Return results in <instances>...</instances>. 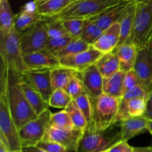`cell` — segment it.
Instances as JSON below:
<instances>
[{
  "label": "cell",
  "instance_id": "6da1fadb",
  "mask_svg": "<svg viewBox=\"0 0 152 152\" xmlns=\"http://www.w3.org/2000/svg\"><path fill=\"white\" fill-rule=\"evenodd\" d=\"M7 69L6 86L9 107L15 124L19 130L26 123L37 118L38 116L28 103L21 88L22 74L8 68Z\"/></svg>",
  "mask_w": 152,
  "mask_h": 152
},
{
  "label": "cell",
  "instance_id": "7a4b0ae2",
  "mask_svg": "<svg viewBox=\"0 0 152 152\" xmlns=\"http://www.w3.org/2000/svg\"><path fill=\"white\" fill-rule=\"evenodd\" d=\"M7 69L1 65L0 80V141L13 152L22 149L19 130L12 117L7 94Z\"/></svg>",
  "mask_w": 152,
  "mask_h": 152
},
{
  "label": "cell",
  "instance_id": "3957f363",
  "mask_svg": "<svg viewBox=\"0 0 152 152\" xmlns=\"http://www.w3.org/2000/svg\"><path fill=\"white\" fill-rule=\"evenodd\" d=\"M122 140L119 124L111 126L105 131L98 130L93 123L88 125L80 140L78 152L107 151Z\"/></svg>",
  "mask_w": 152,
  "mask_h": 152
},
{
  "label": "cell",
  "instance_id": "277c9868",
  "mask_svg": "<svg viewBox=\"0 0 152 152\" xmlns=\"http://www.w3.org/2000/svg\"><path fill=\"white\" fill-rule=\"evenodd\" d=\"M151 39L152 0L136 3L134 26L126 43L132 44L138 49H141L146 47Z\"/></svg>",
  "mask_w": 152,
  "mask_h": 152
},
{
  "label": "cell",
  "instance_id": "5b68a950",
  "mask_svg": "<svg viewBox=\"0 0 152 152\" xmlns=\"http://www.w3.org/2000/svg\"><path fill=\"white\" fill-rule=\"evenodd\" d=\"M122 0H74L53 19H88L98 16Z\"/></svg>",
  "mask_w": 152,
  "mask_h": 152
},
{
  "label": "cell",
  "instance_id": "8992f818",
  "mask_svg": "<svg viewBox=\"0 0 152 152\" xmlns=\"http://www.w3.org/2000/svg\"><path fill=\"white\" fill-rule=\"evenodd\" d=\"M0 56L1 65L22 74L28 71L20 44V34L14 29L4 37H0Z\"/></svg>",
  "mask_w": 152,
  "mask_h": 152
},
{
  "label": "cell",
  "instance_id": "52a82bcc",
  "mask_svg": "<svg viewBox=\"0 0 152 152\" xmlns=\"http://www.w3.org/2000/svg\"><path fill=\"white\" fill-rule=\"evenodd\" d=\"M93 103V123L98 130L105 131L113 126L119 110L120 99L102 94Z\"/></svg>",
  "mask_w": 152,
  "mask_h": 152
},
{
  "label": "cell",
  "instance_id": "ba28073f",
  "mask_svg": "<svg viewBox=\"0 0 152 152\" xmlns=\"http://www.w3.org/2000/svg\"><path fill=\"white\" fill-rule=\"evenodd\" d=\"M51 114V111L48 108L19 129V135L22 148L37 146V144L42 140L49 126Z\"/></svg>",
  "mask_w": 152,
  "mask_h": 152
},
{
  "label": "cell",
  "instance_id": "9c48e42d",
  "mask_svg": "<svg viewBox=\"0 0 152 152\" xmlns=\"http://www.w3.org/2000/svg\"><path fill=\"white\" fill-rule=\"evenodd\" d=\"M49 38L44 21L38 22L34 26L20 34V44L24 55L45 50Z\"/></svg>",
  "mask_w": 152,
  "mask_h": 152
},
{
  "label": "cell",
  "instance_id": "30bf717a",
  "mask_svg": "<svg viewBox=\"0 0 152 152\" xmlns=\"http://www.w3.org/2000/svg\"><path fill=\"white\" fill-rule=\"evenodd\" d=\"M84 134V131L77 128L71 130H62L48 126L42 140L53 142L63 145L68 150L78 152L80 140Z\"/></svg>",
  "mask_w": 152,
  "mask_h": 152
},
{
  "label": "cell",
  "instance_id": "8fae6325",
  "mask_svg": "<svg viewBox=\"0 0 152 152\" xmlns=\"http://www.w3.org/2000/svg\"><path fill=\"white\" fill-rule=\"evenodd\" d=\"M133 70L141 86L149 94L152 91V56L147 46L138 50Z\"/></svg>",
  "mask_w": 152,
  "mask_h": 152
},
{
  "label": "cell",
  "instance_id": "7c38bea8",
  "mask_svg": "<svg viewBox=\"0 0 152 152\" xmlns=\"http://www.w3.org/2000/svg\"><path fill=\"white\" fill-rule=\"evenodd\" d=\"M50 71L51 70H28L22 74V78L30 83L48 103L53 92Z\"/></svg>",
  "mask_w": 152,
  "mask_h": 152
},
{
  "label": "cell",
  "instance_id": "4fadbf2b",
  "mask_svg": "<svg viewBox=\"0 0 152 152\" xmlns=\"http://www.w3.org/2000/svg\"><path fill=\"white\" fill-rule=\"evenodd\" d=\"M102 55L103 53L91 46L85 51L63 57L59 59V61L61 66L71 68L77 72H81L91 65L96 64Z\"/></svg>",
  "mask_w": 152,
  "mask_h": 152
},
{
  "label": "cell",
  "instance_id": "5bb4252c",
  "mask_svg": "<svg viewBox=\"0 0 152 152\" xmlns=\"http://www.w3.org/2000/svg\"><path fill=\"white\" fill-rule=\"evenodd\" d=\"M78 76L91 100L97 99L103 94L104 78L96 64L91 65L81 72H78Z\"/></svg>",
  "mask_w": 152,
  "mask_h": 152
},
{
  "label": "cell",
  "instance_id": "9a60e30c",
  "mask_svg": "<svg viewBox=\"0 0 152 152\" xmlns=\"http://www.w3.org/2000/svg\"><path fill=\"white\" fill-rule=\"evenodd\" d=\"M132 0H122L115 5L109 7L95 17L88 19L97 24L102 31L111 27L114 24L120 21L125 13L128 11L131 6L134 4Z\"/></svg>",
  "mask_w": 152,
  "mask_h": 152
},
{
  "label": "cell",
  "instance_id": "2e32d148",
  "mask_svg": "<svg viewBox=\"0 0 152 152\" xmlns=\"http://www.w3.org/2000/svg\"><path fill=\"white\" fill-rule=\"evenodd\" d=\"M28 70H53L61 66L59 59L46 49L24 55Z\"/></svg>",
  "mask_w": 152,
  "mask_h": 152
},
{
  "label": "cell",
  "instance_id": "e0dca14e",
  "mask_svg": "<svg viewBox=\"0 0 152 152\" xmlns=\"http://www.w3.org/2000/svg\"><path fill=\"white\" fill-rule=\"evenodd\" d=\"M120 39V23L117 22L103 31L100 37L91 46L103 54H105L115 50L119 45Z\"/></svg>",
  "mask_w": 152,
  "mask_h": 152
},
{
  "label": "cell",
  "instance_id": "ac0fdd59",
  "mask_svg": "<svg viewBox=\"0 0 152 152\" xmlns=\"http://www.w3.org/2000/svg\"><path fill=\"white\" fill-rule=\"evenodd\" d=\"M122 140L129 141L132 138L144 133L148 128V120L145 117H133L119 123Z\"/></svg>",
  "mask_w": 152,
  "mask_h": 152
},
{
  "label": "cell",
  "instance_id": "d6986e66",
  "mask_svg": "<svg viewBox=\"0 0 152 152\" xmlns=\"http://www.w3.org/2000/svg\"><path fill=\"white\" fill-rule=\"evenodd\" d=\"M20 86L28 103L37 116L48 109V103L30 83L22 78V77L21 78Z\"/></svg>",
  "mask_w": 152,
  "mask_h": 152
},
{
  "label": "cell",
  "instance_id": "ffe728a7",
  "mask_svg": "<svg viewBox=\"0 0 152 152\" xmlns=\"http://www.w3.org/2000/svg\"><path fill=\"white\" fill-rule=\"evenodd\" d=\"M139 49L132 44L121 45L116 48L114 52L117 55L120 65V71L124 72L133 70Z\"/></svg>",
  "mask_w": 152,
  "mask_h": 152
},
{
  "label": "cell",
  "instance_id": "44dd1931",
  "mask_svg": "<svg viewBox=\"0 0 152 152\" xmlns=\"http://www.w3.org/2000/svg\"><path fill=\"white\" fill-rule=\"evenodd\" d=\"M126 72L119 71L112 76L103 80V93L121 99L124 95V77Z\"/></svg>",
  "mask_w": 152,
  "mask_h": 152
},
{
  "label": "cell",
  "instance_id": "7402d4cb",
  "mask_svg": "<svg viewBox=\"0 0 152 152\" xmlns=\"http://www.w3.org/2000/svg\"><path fill=\"white\" fill-rule=\"evenodd\" d=\"M96 65L103 78L110 77L120 71V62L114 51L102 55L96 62Z\"/></svg>",
  "mask_w": 152,
  "mask_h": 152
},
{
  "label": "cell",
  "instance_id": "603a6c76",
  "mask_svg": "<svg viewBox=\"0 0 152 152\" xmlns=\"http://www.w3.org/2000/svg\"><path fill=\"white\" fill-rule=\"evenodd\" d=\"M74 0H48L39 4L38 13L43 18H52L65 10Z\"/></svg>",
  "mask_w": 152,
  "mask_h": 152
},
{
  "label": "cell",
  "instance_id": "cb8c5ba5",
  "mask_svg": "<svg viewBox=\"0 0 152 152\" xmlns=\"http://www.w3.org/2000/svg\"><path fill=\"white\" fill-rule=\"evenodd\" d=\"M77 73L75 70L66 67L59 66L50 71V77L53 90L65 89L70 80Z\"/></svg>",
  "mask_w": 152,
  "mask_h": 152
},
{
  "label": "cell",
  "instance_id": "d4e9b609",
  "mask_svg": "<svg viewBox=\"0 0 152 152\" xmlns=\"http://www.w3.org/2000/svg\"><path fill=\"white\" fill-rule=\"evenodd\" d=\"M42 20L43 17L39 13L31 14L19 10V13L15 14L13 29L19 34H22Z\"/></svg>",
  "mask_w": 152,
  "mask_h": 152
},
{
  "label": "cell",
  "instance_id": "484cf974",
  "mask_svg": "<svg viewBox=\"0 0 152 152\" xmlns=\"http://www.w3.org/2000/svg\"><path fill=\"white\" fill-rule=\"evenodd\" d=\"M14 16L8 0H0V37L6 36L13 29Z\"/></svg>",
  "mask_w": 152,
  "mask_h": 152
},
{
  "label": "cell",
  "instance_id": "4316f807",
  "mask_svg": "<svg viewBox=\"0 0 152 152\" xmlns=\"http://www.w3.org/2000/svg\"><path fill=\"white\" fill-rule=\"evenodd\" d=\"M135 8L136 3H134L119 22L120 25V39L119 45L127 42L128 39L130 37L134 22Z\"/></svg>",
  "mask_w": 152,
  "mask_h": 152
},
{
  "label": "cell",
  "instance_id": "83f0119b",
  "mask_svg": "<svg viewBox=\"0 0 152 152\" xmlns=\"http://www.w3.org/2000/svg\"><path fill=\"white\" fill-rule=\"evenodd\" d=\"M102 32L103 31L97 24L91 19H86L84 29L80 38L91 46L100 37Z\"/></svg>",
  "mask_w": 152,
  "mask_h": 152
},
{
  "label": "cell",
  "instance_id": "f1b7e54d",
  "mask_svg": "<svg viewBox=\"0 0 152 152\" xmlns=\"http://www.w3.org/2000/svg\"><path fill=\"white\" fill-rule=\"evenodd\" d=\"M49 126L62 130H71L75 128L72 120L65 109L51 114Z\"/></svg>",
  "mask_w": 152,
  "mask_h": 152
},
{
  "label": "cell",
  "instance_id": "f546056e",
  "mask_svg": "<svg viewBox=\"0 0 152 152\" xmlns=\"http://www.w3.org/2000/svg\"><path fill=\"white\" fill-rule=\"evenodd\" d=\"M49 39L62 36L69 35L62 20L53 18H43Z\"/></svg>",
  "mask_w": 152,
  "mask_h": 152
},
{
  "label": "cell",
  "instance_id": "4dcf8cb0",
  "mask_svg": "<svg viewBox=\"0 0 152 152\" xmlns=\"http://www.w3.org/2000/svg\"><path fill=\"white\" fill-rule=\"evenodd\" d=\"M74 100L77 106L79 107L80 111H82V113L84 114L85 117L88 121V125L92 123L94 114L93 103H92L91 99L87 94V92L84 91Z\"/></svg>",
  "mask_w": 152,
  "mask_h": 152
},
{
  "label": "cell",
  "instance_id": "1f68e13d",
  "mask_svg": "<svg viewBox=\"0 0 152 152\" xmlns=\"http://www.w3.org/2000/svg\"><path fill=\"white\" fill-rule=\"evenodd\" d=\"M65 110L72 120L75 128L83 131L86 130L88 126V121L74 100H72V102L68 105V107Z\"/></svg>",
  "mask_w": 152,
  "mask_h": 152
},
{
  "label": "cell",
  "instance_id": "d6a6232c",
  "mask_svg": "<svg viewBox=\"0 0 152 152\" xmlns=\"http://www.w3.org/2000/svg\"><path fill=\"white\" fill-rule=\"evenodd\" d=\"M74 99L65 89L59 88L53 91L48 101L49 106L56 108H65Z\"/></svg>",
  "mask_w": 152,
  "mask_h": 152
},
{
  "label": "cell",
  "instance_id": "836d02e7",
  "mask_svg": "<svg viewBox=\"0 0 152 152\" xmlns=\"http://www.w3.org/2000/svg\"><path fill=\"white\" fill-rule=\"evenodd\" d=\"M90 47V45L88 44L87 42H86L84 40L80 39V37L79 38H74L65 47L64 50H62L60 53L56 55V56L60 59L63 57L72 56V55H75L77 53L85 51V50H88Z\"/></svg>",
  "mask_w": 152,
  "mask_h": 152
},
{
  "label": "cell",
  "instance_id": "e575fe53",
  "mask_svg": "<svg viewBox=\"0 0 152 152\" xmlns=\"http://www.w3.org/2000/svg\"><path fill=\"white\" fill-rule=\"evenodd\" d=\"M71 36L65 35L62 37H56V38L50 39L48 42L46 50L52 53L54 55H57L62 50L65 48L67 45L74 39Z\"/></svg>",
  "mask_w": 152,
  "mask_h": 152
},
{
  "label": "cell",
  "instance_id": "d590c367",
  "mask_svg": "<svg viewBox=\"0 0 152 152\" xmlns=\"http://www.w3.org/2000/svg\"><path fill=\"white\" fill-rule=\"evenodd\" d=\"M86 19H65L62 20L68 34L73 38H79L83 33Z\"/></svg>",
  "mask_w": 152,
  "mask_h": 152
},
{
  "label": "cell",
  "instance_id": "8d00e7d4",
  "mask_svg": "<svg viewBox=\"0 0 152 152\" xmlns=\"http://www.w3.org/2000/svg\"><path fill=\"white\" fill-rule=\"evenodd\" d=\"M65 90L72 97L73 99H75L77 96L86 91L83 83L78 76V72L71 78Z\"/></svg>",
  "mask_w": 152,
  "mask_h": 152
},
{
  "label": "cell",
  "instance_id": "74e56055",
  "mask_svg": "<svg viewBox=\"0 0 152 152\" xmlns=\"http://www.w3.org/2000/svg\"><path fill=\"white\" fill-rule=\"evenodd\" d=\"M37 147L46 152H74L59 143L44 140L40 141L37 145Z\"/></svg>",
  "mask_w": 152,
  "mask_h": 152
},
{
  "label": "cell",
  "instance_id": "f35d334b",
  "mask_svg": "<svg viewBox=\"0 0 152 152\" xmlns=\"http://www.w3.org/2000/svg\"><path fill=\"white\" fill-rule=\"evenodd\" d=\"M140 86H141L140 82L134 70L126 73L124 77V94L128 91Z\"/></svg>",
  "mask_w": 152,
  "mask_h": 152
},
{
  "label": "cell",
  "instance_id": "ab89813d",
  "mask_svg": "<svg viewBox=\"0 0 152 152\" xmlns=\"http://www.w3.org/2000/svg\"><path fill=\"white\" fill-rule=\"evenodd\" d=\"M134 150V147L129 145L128 141L121 140L113 145L108 152H133Z\"/></svg>",
  "mask_w": 152,
  "mask_h": 152
},
{
  "label": "cell",
  "instance_id": "60d3db41",
  "mask_svg": "<svg viewBox=\"0 0 152 152\" xmlns=\"http://www.w3.org/2000/svg\"><path fill=\"white\" fill-rule=\"evenodd\" d=\"M38 7L39 3L37 0H32L25 3L23 6L20 8L21 11H23L27 13H31V14H36L38 13Z\"/></svg>",
  "mask_w": 152,
  "mask_h": 152
},
{
  "label": "cell",
  "instance_id": "b9f144b4",
  "mask_svg": "<svg viewBox=\"0 0 152 152\" xmlns=\"http://www.w3.org/2000/svg\"><path fill=\"white\" fill-rule=\"evenodd\" d=\"M144 117L147 120H152V91L148 94V97L147 99L146 111H145Z\"/></svg>",
  "mask_w": 152,
  "mask_h": 152
},
{
  "label": "cell",
  "instance_id": "7bdbcfd3",
  "mask_svg": "<svg viewBox=\"0 0 152 152\" xmlns=\"http://www.w3.org/2000/svg\"><path fill=\"white\" fill-rule=\"evenodd\" d=\"M22 150L24 152H46L43 150L40 149L37 146H29V147H23Z\"/></svg>",
  "mask_w": 152,
  "mask_h": 152
},
{
  "label": "cell",
  "instance_id": "ee69618b",
  "mask_svg": "<svg viewBox=\"0 0 152 152\" xmlns=\"http://www.w3.org/2000/svg\"><path fill=\"white\" fill-rule=\"evenodd\" d=\"M150 146L148 147H134V150L133 152H147L149 149Z\"/></svg>",
  "mask_w": 152,
  "mask_h": 152
},
{
  "label": "cell",
  "instance_id": "f6af8a7d",
  "mask_svg": "<svg viewBox=\"0 0 152 152\" xmlns=\"http://www.w3.org/2000/svg\"><path fill=\"white\" fill-rule=\"evenodd\" d=\"M0 152H11L8 147L0 141Z\"/></svg>",
  "mask_w": 152,
  "mask_h": 152
},
{
  "label": "cell",
  "instance_id": "bcb514c9",
  "mask_svg": "<svg viewBox=\"0 0 152 152\" xmlns=\"http://www.w3.org/2000/svg\"><path fill=\"white\" fill-rule=\"evenodd\" d=\"M147 131L152 135V120H148V128Z\"/></svg>",
  "mask_w": 152,
  "mask_h": 152
},
{
  "label": "cell",
  "instance_id": "7dc6e473",
  "mask_svg": "<svg viewBox=\"0 0 152 152\" xmlns=\"http://www.w3.org/2000/svg\"><path fill=\"white\" fill-rule=\"evenodd\" d=\"M147 47H148V50H150V53H151V56H152V39H151V41L149 42V43H148V45H147Z\"/></svg>",
  "mask_w": 152,
  "mask_h": 152
},
{
  "label": "cell",
  "instance_id": "c3c4849f",
  "mask_svg": "<svg viewBox=\"0 0 152 152\" xmlns=\"http://www.w3.org/2000/svg\"><path fill=\"white\" fill-rule=\"evenodd\" d=\"M132 1L135 3H140V2H145V1H148V0H132Z\"/></svg>",
  "mask_w": 152,
  "mask_h": 152
},
{
  "label": "cell",
  "instance_id": "681fc988",
  "mask_svg": "<svg viewBox=\"0 0 152 152\" xmlns=\"http://www.w3.org/2000/svg\"><path fill=\"white\" fill-rule=\"evenodd\" d=\"M48 1V0H37V1L39 3V4H40V3L42 2H44V1Z\"/></svg>",
  "mask_w": 152,
  "mask_h": 152
},
{
  "label": "cell",
  "instance_id": "f907efd6",
  "mask_svg": "<svg viewBox=\"0 0 152 152\" xmlns=\"http://www.w3.org/2000/svg\"><path fill=\"white\" fill-rule=\"evenodd\" d=\"M147 152H152V145H151V146H150L149 149H148V151Z\"/></svg>",
  "mask_w": 152,
  "mask_h": 152
},
{
  "label": "cell",
  "instance_id": "816d5d0a",
  "mask_svg": "<svg viewBox=\"0 0 152 152\" xmlns=\"http://www.w3.org/2000/svg\"><path fill=\"white\" fill-rule=\"evenodd\" d=\"M13 152H24L23 151H22V149H20V150H17V151H13Z\"/></svg>",
  "mask_w": 152,
  "mask_h": 152
},
{
  "label": "cell",
  "instance_id": "f5cc1de1",
  "mask_svg": "<svg viewBox=\"0 0 152 152\" xmlns=\"http://www.w3.org/2000/svg\"><path fill=\"white\" fill-rule=\"evenodd\" d=\"M104 152H108V151H104Z\"/></svg>",
  "mask_w": 152,
  "mask_h": 152
}]
</instances>
